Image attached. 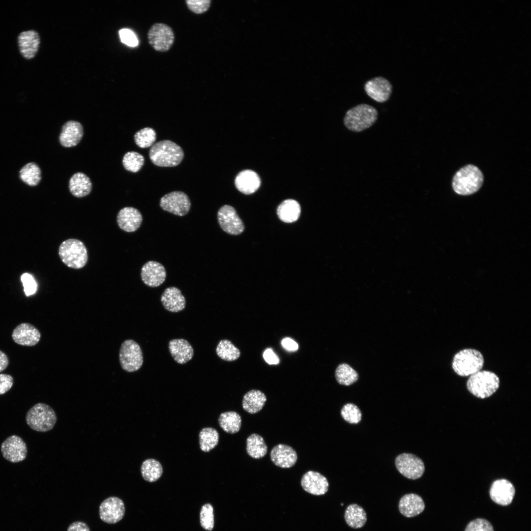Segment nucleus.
Instances as JSON below:
<instances>
[{
  "label": "nucleus",
  "instance_id": "47",
  "mask_svg": "<svg viewBox=\"0 0 531 531\" xmlns=\"http://www.w3.org/2000/svg\"><path fill=\"white\" fill-rule=\"evenodd\" d=\"M13 378L10 375L0 374V395L9 391L13 384Z\"/></svg>",
  "mask_w": 531,
  "mask_h": 531
},
{
  "label": "nucleus",
  "instance_id": "24",
  "mask_svg": "<svg viewBox=\"0 0 531 531\" xmlns=\"http://www.w3.org/2000/svg\"><path fill=\"white\" fill-rule=\"evenodd\" d=\"M424 508L425 504L422 498L413 493L404 495L398 504V509L401 514L408 518L419 515Z\"/></svg>",
  "mask_w": 531,
  "mask_h": 531
},
{
  "label": "nucleus",
  "instance_id": "35",
  "mask_svg": "<svg viewBox=\"0 0 531 531\" xmlns=\"http://www.w3.org/2000/svg\"><path fill=\"white\" fill-rule=\"evenodd\" d=\"M141 472L143 478L147 481L153 482L160 478L163 473L162 467L157 460L148 459L141 466Z\"/></svg>",
  "mask_w": 531,
  "mask_h": 531
},
{
  "label": "nucleus",
  "instance_id": "34",
  "mask_svg": "<svg viewBox=\"0 0 531 531\" xmlns=\"http://www.w3.org/2000/svg\"><path fill=\"white\" fill-rule=\"evenodd\" d=\"M221 428L226 432L234 434L239 431L241 424L240 415L236 412L230 411L222 413L218 418Z\"/></svg>",
  "mask_w": 531,
  "mask_h": 531
},
{
  "label": "nucleus",
  "instance_id": "38",
  "mask_svg": "<svg viewBox=\"0 0 531 531\" xmlns=\"http://www.w3.org/2000/svg\"><path fill=\"white\" fill-rule=\"evenodd\" d=\"M335 376L339 384L346 386L353 384L358 378L357 372L346 363H342L338 366Z\"/></svg>",
  "mask_w": 531,
  "mask_h": 531
},
{
  "label": "nucleus",
  "instance_id": "45",
  "mask_svg": "<svg viewBox=\"0 0 531 531\" xmlns=\"http://www.w3.org/2000/svg\"><path fill=\"white\" fill-rule=\"evenodd\" d=\"M21 280L26 296H29L35 293L37 290V284L32 275L28 273H24L21 276Z\"/></svg>",
  "mask_w": 531,
  "mask_h": 531
},
{
  "label": "nucleus",
  "instance_id": "11",
  "mask_svg": "<svg viewBox=\"0 0 531 531\" xmlns=\"http://www.w3.org/2000/svg\"><path fill=\"white\" fill-rule=\"evenodd\" d=\"M160 206L164 210L175 215L182 216L189 211L191 202L188 196L181 191H173L163 196Z\"/></svg>",
  "mask_w": 531,
  "mask_h": 531
},
{
  "label": "nucleus",
  "instance_id": "22",
  "mask_svg": "<svg viewBox=\"0 0 531 531\" xmlns=\"http://www.w3.org/2000/svg\"><path fill=\"white\" fill-rule=\"evenodd\" d=\"M272 462L282 468H289L296 462L297 455L291 446L285 444H279L273 447L270 452Z\"/></svg>",
  "mask_w": 531,
  "mask_h": 531
},
{
  "label": "nucleus",
  "instance_id": "14",
  "mask_svg": "<svg viewBox=\"0 0 531 531\" xmlns=\"http://www.w3.org/2000/svg\"><path fill=\"white\" fill-rule=\"evenodd\" d=\"M125 512L123 501L117 497L107 498L99 506L100 518L108 524H114L120 521L124 517Z\"/></svg>",
  "mask_w": 531,
  "mask_h": 531
},
{
  "label": "nucleus",
  "instance_id": "49",
  "mask_svg": "<svg viewBox=\"0 0 531 531\" xmlns=\"http://www.w3.org/2000/svg\"><path fill=\"white\" fill-rule=\"evenodd\" d=\"M283 347L287 351L295 352L298 350V344L290 338H285L281 342Z\"/></svg>",
  "mask_w": 531,
  "mask_h": 531
},
{
  "label": "nucleus",
  "instance_id": "39",
  "mask_svg": "<svg viewBox=\"0 0 531 531\" xmlns=\"http://www.w3.org/2000/svg\"><path fill=\"white\" fill-rule=\"evenodd\" d=\"M144 156L135 151L126 152L122 159L124 168L129 172L136 173L139 171L144 164Z\"/></svg>",
  "mask_w": 531,
  "mask_h": 531
},
{
  "label": "nucleus",
  "instance_id": "10",
  "mask_svg": "<svg viewBox=\"0 0 531 531\" xmlns=\"http://www.w3.org/2000/svg\"><path fill=\"white\" fill-rule=\"evenodd\" d=\"M395 464L399 472L410 479H416L424 473L425 466L423 461L416 455L404 453L395 459Z\"/></svg>",
  "mask_w": 531,
  "mask_h": 531
},
{
  "label": "nucleus",
  "instance_id": "12",
  "mask_svg": "<svg viewBox=\"0 0 531 531\" xmlns=\"http://www.w3.org/2000/svg\"><path fill=\"white\" fill-rule=\"evenodd\" d=\"M217 220L219 226L226 233L238 235L244 230L243 222L235 209L230 205H224L219 209Z\"/></svg>",
  "mask_w": 531,
  "mask_h": 531
},
{
  "label": "nucleus",
  "instance_id": "7",
  "mask_svg": "<svg viewBox=\"0 0 531 531\" xmlns=\"http://www.w3.org/2000/svg\"><path fill=\"white\" fill-rule=\"evenodd\" d=\"M57 415L54 410L48 405L38 403L27 412L26 421L32 430L45 432L52 430L57 422Z\"/></svg>",
  "mask_w": 531,
  "mask_h": 531
},
{
  "label": "nucleus",
  "instance_id": "16",
  "mask_svg": "<svg viewBox=\"0 0 531 531\" xmlns=\"http://www.w3.org/2000/svg\"><path fill=\"white\" fill-rule=\"evenodd\" d=\"M19 52L26 59H31L36 55L40 44L38 32L33 30L21 32L17 37Z\"/></svg>",
  "mask_w": 531,
  "mask_h": 531
},
{
  "label": "nucleus",
  "instance_id": "2",
  "mask_svg": "<svg viewBox=\"0 0 531 531\" xmlns=\"http://www.w3.org/2000/svg\"><path fill=\"white\" fill-rule=\"evenodd\" d=\"M151 162L160 167H174L182 160L184 153L182 148L174 142L163 140L153 145L149 151Z\"/></svg>",
  "mask_w": 531,
  "mask_h": 531
},
{
  "label": "nucleus",
  "instance_id": "6",
  "mask_svg": "<svg viewBox=\"0 0 531 531\" xmlns=\"http://www.w3.org/2000/svg\"><path fill=\"white\" fill-rule=\"evenodd\" d=\"M59 255L66 266L75 269L83 267L88 259L85 245L80 240L74 238L66 239L61 243Z\"/></svg>",
  "mask_w": 531,
  "mask_h": 531
},
{
  "label": "nucleus",
  "instance_id": "44",
  "mask_svg": "<svg viewBox=\"0 0 531 531\" xmlns=\"http://www.w3.org/2000/svg\"><path fill=\"white\" fill-rule=\"evenodd\" d=\"M465 531H494L491 523L486 519L477 518L470 522Z\"/></svg>",
  "mask_w": 531,
  "mask_h": 531
},
{
  "label": "nucleus",
  "instance_id": "13",
  "mask_svg": "<svg viewBox=\"0 0 531 531\" xmlns=\"http://www.w3.org/2000/svg\"><path fill=\"white\" fill-rule=\"evenodd\" d=\"M0 450L3 457L11 463H18L24 460L27 455L26 443L19 436L12 435L1 443Z\"/></svg>",
  "mask_w": 531,
  "mask_h": 531
},
{
  "label": "nucleus",
  "instance_id": "51",
  "mask_svg": "<svg viewBox=\"0 0 531 531\" xmlns=\"http://www.w3.org/2000/svg\"><path fill=\"white\" fill-rule=\"evenodd\" d=\"M9 363L7 355L0 350V372L5 370Z\"/></svg>",
  "mask_w": 531,
  "mask_h": 531
},
{
  "label": "nucleus",
  "instance_id": "33",
  "mask_svg": "<svg viewBox=\"0 0 531 531\" xmlns=\"http://www.w3.org/2000/svg\"><path fill=\"white\" fill-rule=\"evenodd\" d=\"M267 445L261 436L252 434L247 438L246 451L252 458L260 459L264 457L267 453Z\"/></svg>",
  "mask_w": 531,
  "mask_h": 531
},
{
  "label": "nucleus",
  "instance_id": "3",
  "mask_svg": "<svg viewBox=\"0 0 531 531\" xmlns=\"http://www.w3.org/2000/svg\"><path fill=\"white\" fill-rule=\"evenodd\" d=\"M378 117V112L375 107L362 103L348 110L344 118V123L349 130L359 132L370 127Z\"/></svg>",
  "mask_w": 531,
  "mask_h": 531
},
{
  "label": "nucleus",
  "instance_id": "4",
  "mask_svg": "<svg viewBox=\"0 0 531 531\" xmlns=\"http://www.w3.org/2000/svg\"><path fill=\"white\" fill-rule=\"evenodd\" d=\"M500 384V379L496 374L488 370H480L470 376L466 385L473 395L484 399L496 392Z\"/></svg>",
  "mask_w": 531,
  "mask_h": 531
},
{
  "label": "nucleus",
  "instance_id": "50",
  "mask_svg": "<svg viewBox=\"0 0 531 531\" xmlns=\"http://www.w3.org/2000/svg\"><path fill=\"white\" fill-rule=\"evenodd\" d=\"M67 531H90V529L85 523L76 521L69 526Z\"/></svg>",
  "mask_w": 531,
  "mask_h": 531
},
{
  "label": "nucleus",
  "instance_id": "21",
  "mask_svg": "<svg viewBox=\"0 0 531 531\" xmlns=\"http://www.w3.org/2000/svg\"><path fill=\"white\" fill-rule=\"evenodd\" d=\"M143 218L141 212L132 207L121 209L117 215V221L119 228L126 232H134L140 227Z\"/></svg>",
  "mask_w": 531,
  "mask_h": 531
},
{
  "label": "nucleus",
  "instance_id": "9",
  "mask_svg": "<svg viewBox=\"0 0 531 531\" xmlns=\"http://www.w3.org/2000/svg\"><path fill=\"white\" fill-rule=\"evenodd\" d=\"M119 360L121 368L126 372L140 369L143 363V356L139 345L132 339L125 340L121 344Z\"/></svg>",
  "mask_w": 531,
  "mask_h": 531
},
{
  "label": "nucleus",
  "instance_id": "32",
  "mask_svg": "<svg viewBox=\"0 0 531 531\" xmlns=\"http://www.w3.org/2000/svg\"><path fill=\"white\" fill-rule=\"evenodd\" d=\"M20 179L30 186L37 185L41 180V171L35 162H30L24 165L19 171Z\"/></svg>",
  "mask_w": 531,
  "mask_h": 531
},
{
  "label": "nucleus",
  "instance_id": "40",
  "mask_svg": "<svg viewBox=\"0 0 531 531\" xmlns=\"http://www.w3.org/2000/svg\"><path fill=\"white\" fill-rule=\"evenodd\" d=\"M134 140L140 148H148L152 146L156 140V132L150 127L144 128L135 133Z\"/></svg>",
  "mask_w": 531,
  "mask_h": 531
},
{
  "label": "nucleus",
  "instance_id": "26",
  "mask_svg": "<svg viewBox=\"0 0 531 531\" xmlns=\"http://www.w3.org/2000/svg\"><path fill=\"white\" fill-rule=\"evenodd\" d=\"M161 301L165 309L171 312H178L185 307L186 301L181 291L175 287L166 288L161 296Z\"/></svg>",
  "mask_w": 531,
  "mask_h": 531
},
{
  "label": "nucleus",
  "instance_id": "28",
  "mask_svg": "<svg viewBox=\"0 0 531 531\" xmlns=\"http://www.w3.org/2000/svg\"><path fill=\"white\" fill-rule=\"evenodd\" d=\"M69 188L71 193L78 198L88 195L92 189V183L85 174L78 172L72 175L69 180Z\"/></svg>",
  "mask_w": 531,
  "mask_h": 531
},
{
  "label": "nucleus",
  "instance_id": "48",
  "mask_svg": "<svg viewBox=\"0 0 531 531\" xmlns=\"http://www.w3.org/2000/svg\"><path fill=\"white\" fill-rule=\"evenodd\" d=\"M263 356L265 361L269 364H278L279 363V357L271 349L266 350Z\"/></svg>",
  "mask_w": 531,
  "mask_h": 531
},
{
  "label": "nucleus",
  "instance_id": "37",
  "mask_svg": "<svg viewBox=\"0 0 531 531\" xmlns=\"http://www.w3.org/2000/svg\"><path fill=\"white\" fill-rule=\"evenodd\" d=\"M216 352L221 359L227 361H235L240 355L239 349L227 339H223L219 341L216 349Z\"/></svg>",
  "mask_w": 531,
  "mask_h": 531
},
{
  "label": "nucleus",
  "instance_id": "41",
  "mask_svg": "<svg viewBox=\"0 0 531 531\" xmlns=\"http://www.w3.org/2000/svg\"><path fill=\"white\" fill-rule=\"evenodd\" d=\"M343 418L351 424H357L362 418V413L359 408L352 403L344 405L341 410Z\"/></svg>",
  "mask_w": 531,
  "mask_h": 531
},
{
  "label": "nucleus",
  "instance_id": "46",
  "mask_svg": "<svg viewBox=\"0 0 531 531\" xmlns=\"http://www.w3.org/2000/svg\"><path fill=\"white\" fill-rule=\"evenodd\" d=\"M121 41L128 46L135 47L138 44V40L135 34L130 30L123 29L119 31Z\"/></svg>",
  "mask_w": 531,
  "mask_h": 531
},
{
  "label": "nucleus",
  "instance_id": "8",
  "mask_svg": "<svg viewBox=\"0 0 531 531\" xmlns=\"http://www.w3.org/2000/svg\"><path fill=\"white\" fill-rule=\"evenodd\" d=\"M149 44L155 51L165 52L173 46L175 36L172 28L162 23H156L149 29L147 34Z\"/></svg>",
  "mask_w": 531,
  "mask_h": 531
},
{
  "label": "nucleus",
  "instance_id": "18",
  "mask_svg": "<svg viewBox=\"0 0 531 531\" xmlns=\"http://www.w3.org/2000/svg\"><path fill=\"white\" fill-rule=\"evenodd\" d=\"M141 276L142 281L146 285L150 287H157L165 281L166 271L161 264L150 261L142 266Z\"/></svg>",
  "mask_w": 531,
  "mask_h": 531
},
{
  "label": "nucleus",
  "instance_id": "19",
  "mask_svg": "<svg viewBox=\"0 0 531 531\" xmlns=\"http://www.w3.org/2000/svg\"><path fill=\"white\" fill-rule=\"evenodd\" d=\"M301 485L307 493L316 496L325 494L329 483L326 478L320 473L313 471L306 472L301 479Z\"/></svg>",
  "mask_w": 531,
  "mask_h": 531
},
{
  "label": "nucleus",
  "instance_id": "1",
  "mask_svg": "<svg viewBox=\"0 0 531 531\" xmlns=\"http://www.w3.org/2000/svg\"><path fill=\"white\" fill-rule=\"evenodd\" d=\"M484 176L476 166L469 164L459 170L454 176L452 186L458 194L470 195L476 192L481 187Z\"/></svg>",
  "mask_w": 531,
  "mask_h": 531
},
{
  "label": "nucleus",
  "instance_id": "31",
  "mask_svg": "<svg viewBox=\"0 0 531 531\" xmlns=\"http://www.w3.org/2000/svg\"><path fill=\"white\" fill-rule=\"evenodd\" d=\"M344 518L349 527L358 529L365 524L367 521L366 513L361 506L353 503L349 505L346 509Z\"/></svg>",
  "mask_w": 531,
  "mask_h": 531
},
{
  "label": "nucleus",
  "instance_id": "23",
  "mask_svg": "<svg viewBox=\"0 0 531 531\" xmlns=\"http://www.w3.org/2000/svg\"><path fill=\"white\" fill-rule=\"evenodd\" d=\"M83 136V128L82 124L77 121L69 120L62 126L59 141L64 147H72L79 144Z\"/></svg>",
  "mask_w": 531,
  "mask_h": 531
},
{
  "label": "nucleus",
  "instance_id": "36",
  "mask_svg": "<svg viewBox=\"0 0 531 531\" xmlns=\"http://www.w3.org/2000/svg\"><path fill=\"white\" fill-rule=\"evenodd\" d=\"M219 434L213 428L206 427L199 433V444L201 449L208 452L214 448L219 441Z\"/></svg>",
  "mask_w": 531,
  "mask_h": 531
},
{
  "label": "nucleus",
  "instance_id": "42",
  "mask_svg": "<svg viewBox=\"0 0 531 531\" xmlns=\"http://www.w3.org/2000/svg\"><path fill=\"white\" fill-rule=\"evenodd\" d=\"M200 521L201 527L205 530L211 531L214 527V514L212 505L207 503L204 504L200 513Z\"/></svg>",
  "mask_w": 531,
  "mask_h": 531
},
{
  "label": "nucleus",
  "instance_id": "20",
  "mask_svg": "<svg viewBox=\"0 0 531 531\" xmlns=\"http://www.w3.org/2000/svg\"><path fill=\"white\" fill-rule=\"evenodd\" d=\"M12 337L14 341L18 344L32 346L38 343L41 334L33 325L29 323H22L14 328Z\"/></svg>",
  "mask_w": 531,
  "mask_h": 531
},
{
  "label": "nucleus",
  "instance_id": "29",
  "mask_svg": "<svg viewBox=\"0 0 531 531\" xmlns=\"http://www.w3.org/2000/svg\"><path fill=\"white\" fill-rule=\"evenodd\" d=\"M301 208L299 203L293 199H287L278 206L277 213L279 219L285 223H292L299 217Z\"/></svg>",
  "mask_w": 531,
  "mask_h": 531
},
{
  "label": "nucleus",
  "instance_id": "5",
  "mask_svg": "<svg viewBox=\"0 0 531 531\" xmlns=\"http://www.w3.org/2000/svg\"><path fill=\"white\" fill-rule=\"evenodd\" d=\"M484 363V357L480 352L467 348L459 351L454 355L452 367L458 375L468 377L480 371Z\"/></svg>",
  "mask_w": 531,
  "mask_h": 531
},
{
  "label": "nucleus",
  "instance_id": "25",
  "mask_svg": "<svg viewBox=\"0 0 531 531\" xmlns=\"http://www.w3.org/2000/svg\"><path fill=\"white\" fill-rule=\"evenodd\" d=\"M235 184L236 188L241 193L251 194L260 187L261 179L258 175L251 170H245L236 176Z\"/></svg>",
  "mask_w": 531,
  "mask_h": 531
},
{
  "label": "nucleus",
  "instance_id": "43",
  "mask_svg": "<svg viewBox=\"0 0 531 531\" xmlns=\"http://www.w3.org/2000/svg\"><path fill=\"white\" fill-rule=\"evenodd\" d=\"M211 0H186V4L189 10L194 13L200 14L206 12L211 4Z\"/></svg>",
  "mask_w": 531,
  "mask_h": 531
},
{
  "label": "nucleus",
  "instance_id": "17",
  "mask_svg": "<svg viewBox=\"0 0 531 531\" xmlns=\"http://www.w3.org/2000/svg\"><path fill=\"white\" fill-rule=\"evenodd\" d=\"M515 494L514 485L507 479H500L494 481L491 486L489 494L492 500L501 505L506 506L511 503Z\"/></svg>",
  "mask_w": 531,
  "mask_h": 531
},
{
  "label": "nucleus",
  "instance_id": "27",
  "mask_svg": "<svg viewBox=\"0 0 531 531\" xmlns=\"http://www.w3.org/2000/svg\"><path fill=\"white\" fill-rule=\"evenodd\" d=\"M169 352L175 361L185 364L193 357L194 350L191 344L184 339H174L169 342Z\"/></svg>",
  "mask_w": 531,
  "mask_h": 531
},
{
  "label": "nucleus",
  "instance_id": "30",
  "mask_svg": "<svg viewBox=\"0 0 531 531\" xmlns=\"http://www.w3.org/2000/svg\"><path fill=\"white\" fill-rule=\"evenodd\" d=\"M266 401V395L261 391L252 389L243 396L242 407L247 412L254 414L260 412Z\"/></svg>",
  "mask_w": 531,
  "mask_h": 531
},
{
  "label": "nucleus",
  "instance_id": "15",
  "mask_svg": "<svg viewBox=\"0 0 531 531\" xmlns=\"http://www.w3.org/2000/svg\"><path fill=\"white\" fill-rule=\"evenodd\" d=\"M364 88L370 97L379 103L387 101L392 92L391 83L382 76L369 80L365 83Z\"/></svg>",
  "mask_w": 531,
  "mask_h": 531
}]
</instances>
